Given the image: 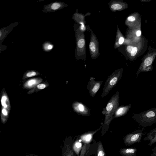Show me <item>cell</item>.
Instances as JSON below:
<instances>
[{
  "mask_svg": "<svg viewBox=\"0 0 156 156\" xmlns=\"http://www.w3.org/2000/svg\"><path fill=\"white\" fill-rule=\"evenodd\" d=\"M7 97L5 96H3L1 98V102L2 105L5 108L7 107V105L6 103Z\"/></svg>",
  "mask_w": 156,
  "mask_h": 156,
  "instance_id": "obj_17",
  "label": "cell"
},
{
  "mask_svg": "<svg viewBox=\"0 0 156 156\" xmlns=\"http://www.w3.org/2000/svg\"><path fill=\"white\" fill-rule=\"evenodd\" d=\"M97 156H105L104 150L101 142H100L98 144Z\"/></svg>",
  "mask_w": 156,
  "mask_h": 156,
  "instance_id": "obj_13",
  "label": "cell"
},
{
  "mask_svg": "<svg viewBox=\"0 0 156 156\" xmlns=\"http://www.w3.org/2000/svg\"><path fill=\"white\" fill-rule=\"evenodd\" d=\"M141 34V31L140 30H138L136 33V34L137 36L138 37L140 36Z\"/></svg>",
  "mask_w": 156,
  "mask_h": 156,
  "instance_id": "obj_29",
  "label": "cell"
},
{
  "mask_svg": "<svg viewBox=\"0 0 156 156\" xmlns=\"http://www.w3.org/2000/svg\"><path fill=\"white\" fill-rule=\"evenodd\" d=\"M143 129H138L127 134L123 138L125 145L130 146L140 142L142 136L144 134Z\"/></svg>",
  "mask_w": 156,
  "mask_h": 156,
  "instance_id": "obj_4",
  "label": "cell"
},
{
  "mask_svg": "<svg viewBox=\"0 0 156 156\" xmlns=\"http://www.w3.org/2000/svg\"><path fill=\"white\" fill-rule=\"evenodd\" d=\"M102 126L103 125L94 131L88 132L80 136V140L84 144H88L91 140L94 134L99 130Z\"/></svg>",
  "mask_w": 156,
  "mask_h": 156,
  "instance_id": "obj_11",
  "label": "cell"
},
{
  "mask_svg": "<svg viewBox=\"0 0 156 156\" xmlns=\"http://www.w3.org/2000/svg\"><path fill=\"white\" fill-rule=\"evenodd\" d=\"M35 83V81L34 80H31L28 82V85L29 86H31L34 84Z\"/></svg>",
  "mask_w": 156,
  "mask_h": 156,
  "instance_id": "obj_26",
  "label": "cell"
},
{
  "mask_svg": "<svg viewBox=\"0 0 156 156\" xmlns=\"http://www.w3.org/2000/svg\"><path fill=\"white\" fill-rule=\"evenodd\" d=\"M85 44V41L83 38L80 39L77 42V46L79 48H82L84 47Z\"/></svg>",
  "mask_w": 156,
  "mask_h": 156,
  "instance_id": "obj_15",
  "label": "cell"
},
{
  "mask_svg": "<svg viewBox=\"0 0 156 156\" xmlns=\"http://www.w3.org/2000/svg\"><path fill=\"white\" fill-rule=\"evenodd\" d=\"M124 41V38L123 37H121L120 38L119 40V43L120 44H122Z\"/></svg>",
  "mask_w": 156,
  "mask_h": 156,
  "instance_id": "obj_27",
  "label": "cell"
},
{
  "mask_svg": "<svg viewBox=\"0 0 156 156\" xmlns=\"http://www.w3.org/2000/svg\"><path fill=\"white\" fill-rule=\"evenodd\" d=\"M132 118L139 125L144 127L156 123V108H151L139 113H134Z\"/></svg>",
  "mask_w": 156,
  "mask_h": 156,
  "instance_id": "obj_2",
  "label": "cell"
},
{
  "mask_svg": "<svg viewBox=\"0 0 156 156\" xmlns=\"http://www.w3.org/2000/svg\"><path fill=\"white\" fill-rule=\"evenodd\" d=\"M119 94L117 92L111 98L106 107L103 109L102 113L105 115V120L103 125L104 128H108L114 119L115 112L119 106Z\"/></svg>",
  "mask_w": 156,
  "mask_h": 156,
  "instance_id": "obj_1",
  "label": "cell"
},
{
  "mask_svg": "<svg viewBox=\"0 0 156 156\" xmlns=\"http://www.w3.org/2000/svg\"><path fill=\"white\" fill-rule=\"evenodd\" d=\"M89 48L90 51L93 53L96 51V47L95 43L93 41H91L89 44Z\"/></svg>",
  "mask_w": 156,
  "mask_h": 156,
  "instance_id": "obj_14",
  "label": "cell"
},
{
  "mask_svg": "<svg viewBox=\"0 0 156 156\" xmlns=\"http://www.w3.org/2000/svg\"><path fill=\"white\" fill-rule=\"evenodd\" d=\"M46 87V85L44 84H40L37 86V88L40 89H43Z\"/></svg>",
  "mask_w": 156,
  "mask_h": 156,
  "instance_id": "obj_22",
  "label": "cell"
},
{
  "mask_svg": "<svg viewBox=\"0 0 156 156\" xmlns=\"http://www.w3.org/2000/svg\"><path fill=\"white\" fill-rule=\"evenodd\" d=\"M144 140L149 141L148 145L150 146L156 143V127L150 131Z\"/></svg>",
  "mask_w": 156,
  "mask_h": 156,
  "instance_id": "obj_9",
  "label": "cell"
},
{
  "mask_svg": "<svg viewBox=\"0 0 156 156\" xmlns=\"http://www.w3.org/2000/svg\"><path fill=\"white\" fill-rule=\"evenodd\" d=\"M95 78L91 77L87 86L89 94L92 97L95 96L103 82V81L95 80Z\"/></svg>",
  "mask_w": 156,
  "mask_h": 156,
  "instance_id": "obj_5",
  "label": "cell"
},
{
  "mask_svg": "<svg viewBox=\"0 0 156 156\" xmlns=\"http://www.w3.org/2000/svg\"><path fill=\"white\" fill-rule=\"evenodd\" d=\"M152 151L151 156H156V146L152 150Z\"/></svg>",
  "mask_w": 156,
  "mask_h": 156,
  "instance_id": "obj_24",
  "label": "cell"
},
{
  "mask_svg": "<svg viewBox=\"0 0 156 156\" xmlns=\"http://www.w3.org/2000/svg\"><path fill=\"white\" fill-rule=\"evenodd\" d=\"M81 140H76L73 144L72 147V149L77 154L78 156H79V152L82 147V144L80 142Z\"/></svg>",
  "mask_w": 156,
  "mask_h": 156,
  "instance_id": "obj_12",
  "label": "cell"
},
{
  "mask_svg": "<svg viewBox=\"0 0 156 156\" xmlns=\"http://www.w3.org/2000/svg\"><path fill=\"white\" fill-rule=\"evenodd\" d=\"M36 75V73L34 71H31L27 73L26 76L28 77H31L35 76Z\"/></svg>",
  "mask_w": 156,
  "mask_h": 156,
  "instance_id": "obj_20",
  "label": "cell"
},
{
  "mask_svg": "<svg viewBox=\"0 0 156 156\" xmlns=\"http://www.w3.org/2000/svg\"><path fill=\"white\" fill-rule=\"evenodd\" d=\"M131 106V105L129 104L126 105L119 106L115 112L114 119L125 115L128 112Z\"/></svg>",
  "mask_w": 156,
  "mask_h": 156,
  "instance_id": "obj_8",
  "label": "cell"
},
{
  "mask_svg": "<svg viewBox=\"0 0 156 156\" xmlns=\"http://www.w3.org/2000/svg\"><path fill=\"white\" fill-rule=\"evenodd\" d=\"M23 156H35L34 155L31 154H29V155Z\"/></svg>",
  "mask_w": 156,
  "mask_h": 156,
  "instance_id": "obj_30",
  "label": "cell"
},
{
  "mask_svg": "<svg viewBox=\"0 0 156 156\" xmlns=\"http://www.w3.org/2000/svg\"><path fill=\"white\" fill-rule=\"evenodd\" d=\"M137 148L135 147L121 148L120 154L123 156H136Z\"/></svg>",
  "mask_w": 156,
  "mask_h": 156,
  "instance_id": "obj_10",
  "label": "cell"
},
{
  "mask_svg": "<svg viewBox=\"0 0 156 156\" xmlns=\"http://www.w3.org/2000/svg\"><path fill=\"white\" fill-rule=\"evenodd\" d=\"M128 20L129 21L132 22L134 21L135 20V18L133 16L129 17L127 18Z\"/></svg>",
  "mask_w": 156,
  "mask_h": 156,
  "instance_id": "obj_25",
  "label": "cell"
},
{
  "mask_svg": "<svg viewBox=\"0 0 156 156\" xmlns=\"http://www.w3.org/2000/svg\"><path fill=\"white\" fill-rule=\"evenodd\" d=\"M111 7L113 10H118L121 9L122 8V6L119 4L115 3L112 4L111 6Z\"/></svg>",
  "mask_w": 156,
  "mask_h": 156,
  "instance_id": "obj_16",
  "label": "cell"
},
{
  "mask_svg": "<svg viewBox=\"0 0 156 156\" xmlns=\"http://www.w3.org/2000/svg\"><path fill=\"white\" fill-rule=\"evenodd\" d=\"M137 51V48L136 47H133L131 52V55L132 56H134L136 53Z\"/></svg>",
  "mask_w": 156,
  "mask_h": 156,
  "instance_id": "obj_19",
  "label": "cell"
},
{
  "mask_svg": "<svg viewBox=\"0 0 156 156\" xmlns=\"http://www.w3.org/2000/svg\"><path fill=\"white\" fill-rule=\"evenodd\" d=\"M1 35H2V32H1L0 31V37H1Z\"/></svg>",
  "mask_w": 156,
  "mask_h": 156,
  "instance_id": "obj_31",
  "label": "cell"
},
{
  "mask_svg": "<svg viewBox=\"0 0 156 156\" xmlns=\"http://www.w3.org/2000/svg\"><path fill=\"white\" fill-rule=\"evenodd\" d=\"M60 6L61 5L59 3L55 2L52 5L51 8L53 10H56L58 9Z\"/></svg>",
  "mask_w": 156,
  "mask_h": 156,
  "instance_id": "obj_18",
  "label": "cell"
},
{
  "mask_svg": "<svg viewBox=\"0 0 156 156\" xmlns=\"http://www.w3.org/2000/svg\"><path fill=\"white\" fill-rule=\"evenodd\" d=\"M122 69L115 70L108 77L105 83L103 91L101 95V98L107 96L110 91L116 85L122 76Z\"/></svg>",
  "mask_w": 156,
  "mask_h": 156,
  "instance_id": "obj_3",
  "label": "cell"
},
{
  "mask_svg": "<svg viewBox=\"0 0 156 156\" xmlns=\"http://www.w3.org/2000/svg\"><path fill=\"white\" fill-rule=\"evenodd\" d=\"M61 156H76L70 143H68L67 139L64 141V144L61 148Z\"/></svg>",
  "mask_w": 156,
  "mask_h": 156,
  "instance_id": "obj_7",
  "label": "cell"
},
{
  "mask_svg": "<svg viewBox=\"0 0 156 156\" xmlns=\"http://www.w3.org/2000/svg\"><path fill=\"white\" fill-rule=\"evenodd\" d=\"M53 46L51 44H45L44 46V49L46 50H50L52 49Z\"/></svg>",
  "mask_w": 156,
  "mask_h": 156,
  "instance_id": "obj_21",
  "label": "cell"
},
{
  "mask_svg": "<svg viewBox=\"0 0 156 156\" xmlns=\"http://www.w3.org/2000/svg\"><path fill=\"white\" fill-rule=\"evenodd\" d=\"M133 47L131 46H129L127 47L126 48L127 51L129 53H130L132 51V50Z\"/></svg>",
  "mask_w": 156,
  "mask_h": 156,
  "instance_id": "obj_23",
  "label": "cell"
},
{
  "mask_svg": "<svg viewBox=\"0 0 156 156\" xmlns=\"http://www.w3.org/2000/svg\"><path fill=\"white\" fill-rule=\"evenodd\" d=\"M2 114L5 115L6 116L8 115L7 111L5 108H3L2 110Z\"/></svg>",
  "mask_w": 156,
  "mask_h": 156,
  "instance_id": "obj_28",
  "label": "cell"
},
{
  "mask_svg": "<svg viewBox=\"0 0 156 156\" xmlns=\"http://www.w3.org/2000/svg\"><path fill=\"white\" fill-rule=\"evenodd\" d=\"M72 106L74 111L79 115L88 116L90 114L89 108L81 102L75 101L73 103Z\"/></svg>",
  "mask_w": 156,
  "mask_h": 156,
  "instance_id": "obj_6",
  "label": "cell"
}]
</instances>
